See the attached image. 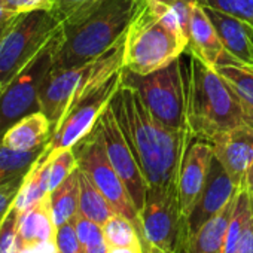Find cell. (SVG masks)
I'll list each match as a JSON object with an SVG mask.
<instances>
[{
    "mask_svg": "<svg viewBox=\"0 0 253 253\" xmlns=\"http://www.w3.org/2000/svg\"><path fill=\"white\" fill-rule=\"evenodd\" d=\"M110 107L134 152L148 188L177 186L183 157L194 140L192 133L174 131L163 125L148 110L140 94L124 82Z\"/></svg>",
    "mask_w": 253,
    "mask_h": 253,
    "instance_id": "cell-1",
    "label": "cell"
},
{
    "mask_svg": "<svg viewBox=\"0 0 253 253\" xmlns=\"http://www.w3.org/2000/svg\"><path fill=\"white\" fill-rule=\"evenodd\" d=\"M188 126L194 139L209 142L214 136L253 126V112L229 84L201 60L189 54L186 70Z\"/></svg>",
    "mask_w": 253,
    "mask_h": 253,
    "instance_id": "cell-2",
    "label": "cell"
},
{
    "mask_svg": "<svg viewBox=\"0 0 253 253\" xmlns=\"http://www.w3.org/2000/svg\"><path fill=\"white\" fill-rule=\"evenodd\" d=\"M143 0H106L81 20L61 26L52 69L86 64L118 43L128 30Z\"/></svg>",
    "mask_w": 253,
    "mask_h": 253,
    "instance_id": "cell-3",
    "label": "cell"
},
{
    "mask_svg": "<svg viewBox=\"0 0 253 253\" xmlns=\"http://www.w3.org/2000/svg\"><path fill=\"white\" fill-rule=\"evenodd\" d=\"M188 43V38L180 30L142 3L125 35L124 70L136 75L154 73L180 58Z\"/></svg>",
    "mask_w": 253,
    "mask_h": 253,
    "instance_id": "cell-4",
    "label": "cell"
},
{
    "mask_svg": "<svg viewBox=\"0 0 253 253\" xmlns=\"http://www.w3.org/2000/svg\"><path fill=\"white\" fill-rule=\"evenodd\" d=\"M124 43L125 36L107 52L86 64L70 69H51L48 72L41 86L39 103L41 112L52 124V130L78 97L124 69Z\"/></svg>",
    "mask_w": 253,
    "mask_h": 253,
    "instance_id": "cell-5",
    "label": "cell"
},
{
    "mask_svg": "<svg viewBox=\"0 0 253 253\" xmlns=\"http://www.w3.org/2000/svg\"><path fill=\"white\" fill-rule=\"evenodd\" d=\"M122 82L140 94L148 110L163 125L174 131H189L186 116L188 84L182 57L149 75L124 70Z\"/></svg>",
    "mask_w": 253,
    "mask_h": 253,
    "instance_id": "cell-6",
    "label": "cell"
},
{
    "mask_svg": "<svg viewBox=\"0 0 253 253\" xmlns=\"http://www.w3.org/2000/svg\"><path fill=\"white\" fill-rule=\"evenodd\" d=\"M60 39L61 27L0 91V139L15 122L41 110V86L48 72L52 69Z\"/></svg>",
    "mask_w": 253,
    "mask_h": 253,
    "instance_id": "cell-7",
    "label": "cell"
},
{
    "mask_svg": "<svg viewBox=\"0 0 253 253\" xmlns=\"http://www.w3.org/2000/svg\"><path fill=\"white\" fill-rule=\"evenodd\" d=\"M61 23L46 9L18 14L0 41V85L2 88L48 43Z\"/></svg>",
    "mask_w": 253,
    "mask_h": 253,
    "instance_id": "cell-8",
    "label": "cell"
},
{
    "mask_svg": "<svg viewBox=\"0 0 253 253\" xmlns=\"http://www.w3.org/2000/svg\"><path fill=\"white\" fill-rule=\"evenodd\" d=\"M73 152L76 155L78 167L101 191V194L115 207L116 213L125 216L134 223L143 243V226L140 220V213L107 157L98 122L91 130V133H88L73 146Z\"/></svg>",
    "mask_w": 253,
    "mask_h": 253,
    "instance_id": "cell-9",
    "label": "cell"
},
{
    "mask_svg": "<svg viewBox=\"0 0 253 253\" xmlns=\"http://www.w3.org/2000/svg\"><path fill=\"white\" fill-rule=\"evenodd\" d=\"M122 72L124 69L115 72L72 103L58 125L52 130L42 154L43 157H51L63 149H72L79 140L91 133L119 89L122 84Z\"/></svg>",
    "mask_w": 253,
    "mask_h": 253,
    "instance_id": "cell-10",
    "label": "cell"
},
{
    "mask_svg": "<svg viewBox=\"0 0 253 253\" xmlns=\"http://www.w3.org/2000/svg\"><path fill=\"white\" fill-rule=\"evenodd\" d=\"M140 220L145 252L155 247L166 253H186V220L180 210L177 186L148 188Z\"/></svg>",
    "mask_w": 253,
    "mask_h": 253,
    "instance_id": "cell-11",
    "label": "cell"
},
{
    "mask_svg": "<svg viewBox=\"0 0 253 253\" xmlns=\"http://www.w3.org/2000/svg\"><path fill=\"white\" fill-rule=\"evenodd\" d=\"M98 125L101 128L107 157L140 213L145 206L148 183L110 104L100 116Z\"/></svg>",
    "mask_w": 253,
    "mask_h": 253,
    "instance_id": "cell-12",
    "label": "cell"
},
{
    "mask_svg": "<svg viewBox=\"0 0 253 253\" xmlns=\"http://www.w3.org/2000/svg\"><path fill=\"white\" fill-rule=\"evenodd\" d=\"M238 188L232 183L222 164L213 155L206 185L186 219V244L209 219L216 216L228 206V203L235 197Z\"/></svg>",
    "mask_w": 253,
    "mask_h": 253,
    "instance_id": "cell-13",
    "label": "cell"
},
{
    "mask_svg": "<svg viewBox=\"0 0 253 253\" xmlns=\"http://www.w3.org/2000/svg\"><path fill=\"white\" fill-rule=\"evenodd\" d=\"M49 195V194H48ZM49 197L21 211L15 253H58Z\"/></svg>",
    "mask_w": 253,
    "mask_h": 253,
    "instance_id": "cell-14",
    "label": "cell"
},
{
    "mask_svg": "<svg viewBox=\"0 0 253 253\" xmlns=\"http://www.w3.org/2000/svg\"><path fill=\"white\" fill-rule=\"evenodd\" d=\"M211 160H213L211 145L206 140L194 139L183 157L179 182H177L179 204L185 220L188 219L194 204L197 203L206 185Z\"/></svg>",
    "mask_w": 253,
    "mask_h": 253,
    "instance_id": "cell-15",
    "label": "cell"
},
{
    "mask_svg": "<svg viewBox=\"0 0 253 253\" xmlns=\"http://www.w3.org/2000/svg\"><path fill=\"white\" fill-rule=\"evenodd\" d=\"M214 158L222 164L232 183L243 186L246 173L253 163V126L220 133L209 140Z\"/></svg>",
    "mask_w": 253,
    "mask_h": 253,
    "instance_id": "cell-16",
    "label": "cell"
},
{
    "mask_svg": "<svg viewBox=\"0 0 253 253\" xmlns=\"http://www.w3.org/2000/svg\"><path fill=\"white\" fill-rule=\"evenodd\" d=\"M188 39L189 43L186 52L201 60L210 69L216 70L219 64L234 61L226 54L210 17L207 15L206 9L200 3L192 11Z\"/></svg>",
    "mask_w": 253,
    "mask_h": 253,
    "instance_id": "cell-17",
    "label": "cell"
},
{
    "mask_svg": "<svg viewBox=\"0 0 253 253\" xmlns=\"http://www.w3.org/2000/svg\"><path fill=\"white\" fill-rule=\"evenodd\" d=\"M210 17L226 54L237 63L253 67L252 26L240 18L203 6Z\"/></svg>",
    "mask_w": 253,
    "mask_h": 253,
    "instance_id": "cell-18",
    "label": "cell"
},
{
    "mask_svg": "<svg viewBox=\"0 0 253 253\" xmlns=\"http://www.w3.org/2000/svg\"><path fill=\"white\" fill-rule=\"evenodd\" d=\"M52 124L43 112H35L18 122L2 136L0 143L15 151H38L43 149L51 137Z\"/></svg>",
    "mask_w": 253,
    "mask_h": 253,
    "instance_id": "cell-19",
    "label": "cell"
},
{
    "mask_svg": "<svg viewBox=\"0 0 253 253\" xmlns=\"http://www.w3.org/2000/svg\"><path fill=\"white\" fill-rule=\"evenodd\" d=\"M237 195V194H235ZM235 197L216 216L209 219L188 241L186 253H225L226 231L232 216Z\"/></svg>",
    "mask_w": 253,
    "mask_h": 253,
    "instance_id": "cell-20",
    "label": "cell"
},
{
    "mask_svg": "<svg viewBox=\"0 0 253 253\" xmlns=\"http://www.w3.org/2000/svg\"><path fill=\"white\" fill-rule=\"evenodd\" d=\"M49 207L55 226L72 220L79 213V169L49 192Z\"/></svg>",
    "mask_w": 253,
    "mask_h": 253,
    "instance_id": "cell-21",
    "label": "cell"
},
{
    "mask_svg": "<svg viewBox=\"0 0 253 253\" xmlns=\"http://www.w3.org/2000/svg\"><path fill=\"white\" fill-rule=\"evenodd\" d=\"M79 169V167H78ZM79 213L103 226L113 214L115 207L101 194V191L79 169Z\"/></svg>",
    "mask_w": 253,
    "mask_h": 253,
    "instance_id": "cell-22",
    "label": "cell"
},
{
    "mask_svg": "<svg viewBox=\"0 0 253 253\" xmlns=\"http://www.w3.org/2000/svg\"><path fill=\"white\" fill-rule=\"evenodd\" d=\"M49 161L42 155L26 176L20 194L15 200V207L24 211L49 194Z\"/></svg>",
    "mask_w": 253,
    "mask_h": 253,
    "instance_id": "cell-23",
    "label": "cell"
},
{
    "mask_svg": "<svg viewBox=\"0 0 253 253\" xmlns=\"http://www.w3.org/2000/svg\"><path fill=\"white\" fill-rule=\"evenodd\" d=\"M43 151L45 148L30 152L15 151L0 143V186L26 177Z\"/></svg>",
    "mask_w": 253,
    "mask_h": 253,
    "instance_id": "cell-24",
    "label": "cell"
},
{
    "mask_svg": "<svg viewBox=\"0 0 253 253\" xmlns=\"http://www.w3.org/2000/svg\"><path fill=\"white\" fill-rule=\"evenodd\" d=\"M143 3L167 24L180 30L188 38L192 11L198 5V0H143Z\"/></svg>",
    "mask_w": 253,
    "mask_h": 253,
    "instance_id": "cell-25",
    "label": "cell"
},
{
    "mask_svg": "<svg viewBox=\"0 0 253 253\" xmlns=\"http://www.w3.org/2000/svg\"><path fill=\"white\" fill-rule=\"evenodd\" d=\"M216 72L229 84L243 103L253 112V67L241 63H223Z\"/></svg>",
    "mask_w": 253,
    "mask_h": 253,
    "instance_id": "cell-26",
    "label": "cell"
},
{
    "mask_svg": "<svg viewBox=\"0 0 253 253\" xmlns=\"http://www.w3.org/2000/svg\"><path fill=\"white\" fill-rule=\"evenodd\" d=\"M103 234L109 247H143L134 223L119 213L113 214L103 225Z\"/></svg>",
    "mask_w": 253,
    "mask_h": 253,
    "instance_id": "cell-27",
    "label": "cell"
},
{
    "mask_svg": "<svg viewBox=\"0 0 253 253\" xmlns=\"http://www.w3.org/2000/svg\"><path fill=\"white\" fill-rule=\"evenodd\" d=\"M250 216H252V210L249 204V197L243 188H238L237 195H235L232 216H231L228 231H226L225 253H237V249L246 232Z\"/></svg>",
    "mask_w": 253,
    "mask_h": 253,
    "instance_id": "cell-28",
    "label": "cell"
},
{
    "mask_svg": "<svg viewBox=\"0 0 253 253\" xmlns=\"http://www.w3.org/2000/svg\"><path fill=\"white\" fill-rule=\"evenodd\" d=\"M104 2L106 0H51V12L63 26L81 20Z\"/></svg>",
    "mask_w": 253,
    "mask_h": 253,
    "instance_id": "cell-29",
    "label": "cell"
},
{
    "mask_svg": "<svg viewBox=\"0 0 253 253\" xmlns=\"http://www.w3.org/2000/svg\"><path fill=\"white\" fill-rule=\"evenodd\" d=\"M43 158H46L49 161V189L51 191L55 189L63 180H66L78 167V161H76L73 148L63 149L51 157H43Z\"/></svg>",
    "mask_w": 253,
    "mask_h": 253,
    "instance_id": "cell-30",
    "label": "cell"
},
{
    "mask_svg": "<svg viewBox=\"0 0 253 253\" xmlns=\"http://www.w3.org/2000/svg\"><path fill=\"white\" fill-rule=\"evenodd\" d=\"M198 3L240 18L253 26V0H198Z\"/></svg>",
    "mask_w": 253,
    "mask_h": 253,
    "instance_id": "cell-31",
    "label": "cell"
},
{
    "mask_svg": "<svg viewBox=\"0 0 253 253\" xmlns=\"http://www.w3.org/2000/svg\"><path fill=\"white\" fill-rule=\"evenodd\" d=\"M20 216L21 210L12 206L3 222L0 223V253H15Z\"/></svg>",
    "mask_w": 253,
    "mask_h": 253,
    "instance_id": "cell-32",
    "label": "cell"
},
{
    "mask_svg": "<svg viewBox=\"0 0 253 253\" xmlns=\"http://www.w3.org/2000/svg\"><path fill=\"white\" fill-rule=\"evenodd\" d=\"M72 220H73L76 234H78L84 249L94 246V244H98L101 241H106L104 234H103V226H100L98 223L92 222L91 219L85 217L81 213H78Z\"/></svg>",
    "mask_w": 253,
    "mask_h": 253,
    "instance_id": "cell-33",
    "label": "cell"
},
{
    "mask_svg": "<svg viewBox=\"0 0 253 253\" xmlns=\"http://www.w3.org/2000/svg\"><path fill=\"white\" fill-rule=\"evenodd\" d=\"M55 246L58 253H85V249L76 234L73 220L57 226Z\"/></svg>",
    "mask_w": 253,
    "mask_h": 253,
    "instance_id": "cell-34",
    "label": "cell"
},
{
    "mask_svg": "<svg viewBox=\"0 0 253 253\" xmlns=\"http://www.w3.org/2000/svg\"><path fill=\"white\" fill-rule=\"evenodd\" d=\"M0 5L9 14H24L38 9L51 11V0H0Z\"/></svg>",
    "mask_w": 253,
    "mask_h": 253,
    "instance_id": "cell-35",
    "label": "cell"
},
{
    "mask_svg": "<svg viewBox=\"0 0 253 253\" xmlns=\"http://www.w3.org/2000/svg\"><path fill=\"white\" fill-rule=\"evenodd\" d=\"M24 179L26 177L17 179L14 182H9L6 185L0 186V223L3 222V219L6 217L8 211L15 204V200H17V197L20 194V189L23 186Z\"/></svg>",
    "mask_w": 253,
    "mask_h": 253,
    "instance_id": "cell-36",
    "label": "cell"
},
{
    "mask_svg": "<svg viewBox=\"0 0 253 253\" xmlns=\"http://www.w3.org/2000/svg\"><path fill=\"white\" fill-rule=\"evenodd\" d=\"M237 253H253V213L249 219L246 232L240 241V246L237 249Z\"/></svg>",
    "mask_w": 253,
    "mask_h": 253,
    "instance_id": "cell-37",
    "label": "cell"
},
{
    "mask_svg": "<svg viewBox=\"0 0 253 253\" xmlns=\"http://www.w3.org/2000/svg\"><path fill=\"white\" fill-rule=\"evenodd\" d=\"M247 197H249V204H250V210L253 213V163L252 166L249 167L247 173H246V177H244V182H243V186H241Z\"/></svg>",
    "mask_w": 253,
    "mask_h": 253,
    "instance_id": "cell-38",
    "label": "cell"
},
{
    "mask_svg": "<svg viewBox=\"0 0 253 253\" xmlns=\"http://www.w3.org/2000/svg\"><path fill=\"white\" fill-rule=\"evenodd\" d=\"M109 253H146L143 247H109Z\"/></svg>",
    "mask_w": 253,
    "mask_h": 253,
    "instance_id": "cell-39",
    "label": "cell"
},
{
    "mask_svg": "<svg viewBox=\"0 0 253 253\" xmlns=\"http://www.w3.org/2000/svg\"><path fill=\"white\" fill-rule=\"evenodd\" d=\"M85 253H109V246L106 241H101L98 244L85 247Z\"/></svg>",
    "mask_w": 253,
    "mask_h": 253,
    "instance_id": "cell-40",
    "label": "cell"
},
{
    "mask_svg": "<svg viewBox=\"0 0 253 253\" xmlns=\"http://www.w3.org/2000/svg\"><path fill=\"white\" fill-rule=\"evenodd\" d=\"M17 15H18V14H17ZM14 17H15V15H14ZM14 17H11V18H8V20H5V21L0 23V41H2V38H3V35H5V32H6V30H8V27L11 26V23H12Z\"/></svg>",
    "mask_w": 253,
    "mask_h": 253,
    "instance_id": "cell-41",
    "label": "cell"
},
{
    "mask_svg": "<svg viewBox=\"0 0 253 253\" xmlns=\"http://www.w3.org/2000/svg\"><path fill=\"white\" fill-rule=\"evenodd\" d=\"M15 15H17V14H15ZM11 17H14V14H9L5 8H2V5H0V23L5 21V20H8V18H11Z\"/></svg>",
    "mask_w": 253,
    "mask_h": 253,
    "instance_id": "cell-42",
    "label": "cell"
},
{
    "mask_svg": "<svg viewBox=\"0 0 253 253\" xmlns=\"http://www.w3.org/2000/svg\"><path fill=\"white\" fill-rule=\"evenodd\" d=\"M146 253H166V252H163L160 249H155V247H148L146 249Z\"/></svg>",
    "mask_w": 253,
    "mask_h": 253,
    "instance_id": "cell-43",
    "label": "cell"
},
{
    "mask_svg": "<svg viewBox=\"0 0 253 253\" xmlns=\"http://www.w3.org/2000/svg\"><path fill=\"white\" fill-rule=\"evenodd\" d=\"M252 38H253V26H252Z\"/></svg>",
    "mask_w": 253,
    "mask_h": 253,
    "instance_id": "cell-44",
    "label": "cell"
},
{
    "mask_svg": "<svg viewBox=\"0 0 253 253\" xmlns=\"http://www.w3.org/2000/svg\"><path fill=\"white\" fill-rule=\"evenodd\" d=\"M0 91H2V85H0Z\"/></svg>",
    "mask_w": 253,
    "mask_h": 253,
    "instance_id": "cell-45",
    "label": "cell"
}]
</instances>
